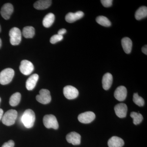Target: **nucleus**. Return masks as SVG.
Returning a JSON list of instances; mask_svg holds the SVG:
<instances>
[{
    "label": "nucleus",
    "instance_id": "obj_1",
    "mask_svg": "<svg viewBox=\"0 0 147 147\" xmlns=\"http://www.w3.org/2000/svg\"><path fill=\"white\" fill-rule=\"evenodd\" d=\"M21 120L23 124L26 128H31L33 126L35 121L34 112L31 109L26 110L22 116Z\"/></svg>",
    "mask_w": 147,
    "mask_h": 147
},
{
    "label": "nucleus",
    "instance_id": "obj_2",
    "mask_svg": "<svg viewBox=\"0 0 147 147\" xmlns=\"http://www.w3.org/2000/svg\"><path fill=\"white\" fill-rule=\"evenodd\" d=\"M18 113L15 110H9L3 116L2 121L3 124L7 126H10L15 123Z\"/></svg>",
    "mask_w": 147,
    "mask_h": 147
},
{
    "label": "nucleus",
    "instance_id": "obj_3",
    "mask_svg": "<svg viewBox=\"0 0 147 147\" xmlns=\"http://www.w3.org/2000/svg\"><path fill=\"white\" fill-rule=\"evenodd\" d=\"M14 75V71L12 69L6 68L0 73V84L7 85L12 81Z\"/></svg>",
    "mask_w": 147,
    "mask_h": 147
},
{
    "label": "nucleus",
    "instance_id": "obj_4",
    "mask_svg": "<svg viewBox=\"0 0 147 147\" xmlns=\"http://www.w3.org/2000/svg\"><path fill=\"white\" fill-rule=\"evenodd\" d=\"M22 33L20 29L16 27L12 28L9 32L11 44L13 45H19L21 40Z\"/></svg>",
    "mask_w": 147,
    "mask_h": 147
},
{
    "label": "nucleus",
    "instance_id": "obj_5",
    "mask_svg": "<svg viewBox=\"0 0 147 147\" xmlns=\"http://www.w3.org/2000/svg\"><path fill=\"white\" fill-rule=\"evenodd\" d=\"M43 123L46 128H52L55 129H57L59 128V123L57 119L53 115H46L44 116Z\"/></svg>",
    "mask_w": 147,
    "mask_h": 147
},
{
    "label": "nucleus",
    "instance_id": "obj_6",
    "mask_svg": "<svg viewBox=\"0 0 147 147\" xmlns=\"http://www.w3.org/2000/svg\"><path fill=\"white\" fill-rule=\"evenodd\" d=\"M36 99L42 104H48L51 100L50 92L48 90L41 89L39 91V94L36 96Z\"/></svg>",
    "mask_w": 147,
    "mask_h": 147
},
{
    "label": "nucleus",
    "instance_id": "obj_7",
    "mask_svg": "<svg viewBox=\"0 0 147 147\" xmlns=\"http://www.w3.org/2000/svg\"><path fill=\"white\" fill-rule=\"evenodd\" d=\"M19 69L21 73L24 75H28L33 71L34 66L30 61L24 60L21 62Z\"/></svg>",
    "mask_w": 147,
    "mask_h": 147
},
{
    "label": "nucleus",
    "instance_id": "obj_8",
    "mask_svg": "<svg viewBox=\"0 0 147 147\" xmlns=\"http://www.w3.org/2000/svg\"><path fill=\"white\" fill-rule=\"evenodd\" d=\"M63 94L67 99H74L77 97L79 94L78 90L71 86H67L63 88Z\"/></svg>",
    "mask_w": 147,
    "mask_h": 147
},
{
    "label": "nucleus",
    "instance_id": "obj_9",
    "mask_svg": "<svg viewBox=\"0 0 147 147\" xmlns=\"http://www.w3.org/2000/svg\"><path fill=\"white\" fill-rule=\"evenodd\" d=\"M95 117V115L93 112L88 111L80 114L78 116V119L82 123L87 124L93 121Z\"/></svg>",
    "mask_w": 147,
    "mask_h": 147
},
{
    "label": "nucleus",
    "instance_id": "obj_10",
    "mask_svg": "<svg viewBox=\"0 0 147 147\" xmlns=\"http://www.w3.org/2000/svg\"><path fill=\"white\" fill-rule=\"evenodd\" d=\"M13 11V5L9 3L4 5L1 10V14L3 18L5 20H8L10 18Z\"/></svg>",
    "mask_w": 147,
    "mask_h": 147
},
{
    "label": "nucleus",
    "instance_id": "obj_11",
    "mask_svg": "<svg viewBox=\"0 0 147 147\" xmlns=\"http://www.w3.org/2000/svg\"><path fill=\"white\" fill-rule=\"evenodd\" d=\"M127 95L126 88L123 86H120L116 89L114 93V96L117 100L119 101L125 100Z\"/></svg>",
    "mask_w": 147,
    "mask_h": 147
},
{
    "label": "nucleus",
    "instance_id": "obj_12",
    "mask_svg": "<svg viewBox=\"0 0 147 147\" xmlns=\"http://www.w3.org/2000/svg\"><path fill=\"white\" fill-rule=\"evenodd\" d=\"M116 115L120 118L126 117L127 111V107L126 104L124 103H119L115 107Z\"/></svg>",
    "mask_w": 147,
    "mask_h": 147
},
{
    "label": "nucleus",
    "instance_id": "obj_13",
    "mask_svg": "<svg viewBox=\"0 0 147 147\" xmlns=\"http://www.w3.org/2000/svg\"><path fill=\"white\" fill-rule=\"evenodd\" d=\"M66 139L69 143L73 145H79L81 144V135L75 131H72L67 134Z\"/></svg>",
    "mask_w": 147,
    "mask_h": 147
},
{
    "label": "nucleus",
    "instance_id": "obj_14",
    "mask_svg": "<svg viewBox=\"0 0 147 147\" xmlns=\"http://www.w3.org/2000/svg\"><path fill=\"white\" fill-rule=\"evenodd\" d=\"M84 13L82 11H78L75 13L69 12L66 15L65 19L67 22L72 23L82 18L84 16Z\"/></svg>",
    "mask_w": 147,
    "mask_h": 147
},
{
    "label": "nucleus",
    "instance_id": "obj_15",
    "mask_svg": "<svg viewBox=\"0 0 147 147\" xmlns=\"http://www.w3.org/2000/svg\"><path fill=\"white\" fill-rule=\"evenodd\" d=\"M39 76L36 74H32L27 79L26 82V87L28 90H32L34 89L38 81Z\"/></svg>",
    "mask_w": 147,
    "mask_h": 147
},
{
    "label": "nucleus",
    "instance_id": "obj_16",
    "mask_svg": "<svg viewBox=\"0 0 147 147\" xmlns=\"http://www.w3.org/2000/svg\"><path fill=\"white\" fill-rule=\"evenodd\" d=\"M113 82V76L110 73H107L104 74L102 77V86L104 90H109L112 86Z\"/></svg>",
    "mask_w": 147,
    "mask_h": 147
},
{
    "label": "nucleus",
    "instance_id": "obj_17",
    "mask_svg": "<svg viewBox=\"0 0 147 147\" xmlns=\"http://www.w3.org/2000/svg\"><path fill=\"white\" fill-rule=\"evenodd\" d=\"M108 144L109 147H122L124 142L120 137L113 136L108 140Z\"/></svg>",
    "mask_w": 147,
    "mask_h": 147
},
{
    "label": "nucleus",
    "instance_id": "obj_18",
    "mask_svg": "<svg viewBox=\"0 0 147 147\" xmlns=\"http://www.w3.org/2000/svg\"><path fill=\"white\" fill-rule=\"evenodd\" d=\"M52 4V1L39 0L37 1L34 4L35 8L38 10H43L48 8Z\"/></svg>",
    "mask_w": 147,
    "mask_h": 147
},
{
    "label": "nucleus",
    "instance_id": "obj_19",
    "mask_svg": "<svg viewBox=\"0 0 147 147\" xmlns=\"http://www.w3.org/2000/svg\"><path fill=\"white\" fill-rule=\"evenodd\" d=\"M121 45L125 53L129 54L131 53L132 49V42L131 40L129 38H123L121 40Z\"/></svg>",
    "mask_w": 147,
    "mask_h": 147
},
{
    "label": "nucleus",
    "instance_id": "obj_20",
    "mask_svg": "<svg viewBox=\"0 0 147 147\" xmlns=\"http://www.w3.org/2000/svg\"><path fill=\"white\" fill-rule=\"evenodd\" d=\"M55 16L53 13H48L45 16L42 21V24L45 28H50L54 23Z\"/></svg>",
    "mask_w": 147,
    "mask_h": 147
},
{
    "label": "nucleus",
    "instance_id": "obj_21",
    "mask_svg": "<svg viewBox=\"0 0 147 147\" xmlns=\"http://www.w3.org/2000/svg\"><path fill=\"white\" fill-rule=\"evenodd\" d=\"M147 16V7L142 6L137 9L135 14V18L137 20H140L146 17Z\"/></svg>",
    "mask_w": 147,
    "mask_h": 147
},
{
    "label": "nucleus",
    "instance_id": "obj_22",
    "mask_svg": "<svg viewBox=\"0 0 147 147\" xmlns=\"http://www.w3.org/2000/svg\"><path fill=\"white\" fill-rule=\"evenodd\" d=\"M22 34L26 38H32L35 34V29L32 26H26L23 29Z\"/></svg>",
    "mask_w": 147,
    "mask_h": 147
},
{
    "label": "nucleus",
    "instance_id": "obj_23",
    "mask_svg": "<svg viewBox=\"0 0 147 147\" xmlns=\"http://www.w3.org/2000/svg\"><path fill=\"white\" fill-rule=\"evenodd\" d=\"M21 99V94L20 93L16 92L11 95L9 99V104L11 106H17L19 104Z\"/></svg>",
    "mask_w": 147,
    "mask_h": 147
},
{
    "label": "nucleus",
    "instance_id": "obj_24",
    "mask_svg": "<svg viewBox=\"0 0 147 147\" xmlns=\"http://www.w3.org/2000/svg\"><path fill=\"white\" fill-rule=\"evenodd\" d=\"M96 21L98 24L104 27H110L111 26V23L110 20L105 16H100L96 18Z\"/></svg>",
    "mask_w": 147,
    "mask_h": 147
},
{
    "label": "nucleus",
    "instance_id": "obj_25",
    "mask_svg": "<svg viewBox=\"0 0 147 147\" xmlns=\"http://www.w3.org/2000/svg\"><path fill=\"white\" fill-rule=\"evenodd\" d=\"M130 117L133 119V123L135 125L141 123L143 120V117L142 114L136 112H131L130 114Z\"/></svg>",
    "mask_w": 147,
    "mask_h": 147
},
{
    "label": "nucleus",
    "instance_id": "obj_26",
    "mask_svg": "<svg viewBox=\"0 0 147 147\" xmlns=\"http://www.w3.org/2000/svg\"><path fill=\"white\" fill-rule=\"evenodd\" d=\"M133 100L134 103L140 107L144 106L145 101L144 98L139 96L137 93H134L133 95Z\"/></svg>",
    "mask_w": 147,
    "mask_h": 147
},
{
    "label": "nucleus",
    "instance_id": "obj_27",
    "mask_svg": "<svg viewBox=\"0 0 147 147\" xmlns=\"http://www.w3.org/2000/svg\"><path fill=\"white\" fill-rule=\"evenodd\" d=\"M63 39V36L59 34H55L53 35L50 39V42L52 44H55L61 41Z\"/></svg>",
    "mask_w": 147,
    "mask_h": 147
},
{
    "label": "nucleus",
    "instance_id": "obj_28",
    "mask_svg": "<svg viewBox=\"0 0 147 147\" xmlns=\"http://www.w3.org/2000/svg\"><path fill=\"white\" fill-rule=\"evenodd\" d=\"M100 1L102 5L105 7H110L113 4V1L112 0H101Z\"/></svg>",
    "mask_w": 147,
    "mask_h": 147
},
{
    "label": "nucleus",
    "instance_id": "obj_29",
    "mask_svg": "<svg viewBox=\"0 0 147 147\" xmlns=\"http://www.w3.org/2000/svg\"><path fill=\"white\" fill-rule=\"evenodd\" d=\"M14 143L12 140H9L8 142H6L3 145L2 147H14Z\"/></svg>",
    "mask_w": 147,
    "mask_h": 147
},
{
    "label": "nucleus",
    "instance_id": "obj_30",
    "mask_svg": "<svg viewBox=\"0 0 147 147\" xmlns=\"http://www.w3.org/2000/svg\"><path fill=\"white\" fill-rule=\"evenodd\" d=\"M66 30L65 29H61L58 32V34L63 36V34H65L66 33Z\"/></svg>",
    "mask_w": 147,
    "mask_h": 147
},
{
    "label": "nucleus",
    "instance_id": "obj_31",
    "mask_svg": "<svg viewBox=\"0 0 147 147\" xmlns=\"http://www.w3.org/2000/svg\"><path fill=\"white\" fill-rule=\"evenodd\" d=\"M142 52L145 55H147V45H145L142 48Z\"/></svg>",
    "mask_w": 147,
    "mask_h": 147
},
{
    "label": "nucleus",
    "instance_id": "obj_32",
    "mask_svg": "<svg viewBox=\"0 0 147 147\" xmlns=\"http://www.w3.org/2000/svg\"><path fill=\"white\" fill-rule=\"evenodd\" d=\"M3 114V111L2 109L0 108V120L2 119Z\"/></svg>",
    "mask_w": 147,
    "mask_h": 147
},
{
    "label": "nucleus",
    "instance_id": "obj_33",
    "mask_svg": "<svg viewBox=\"0 0 147 147\" xmlns=\"http://www.w3.org/2000/svg\"><path fill=\"white\" fill-rule=\"evenodd\" d=\"M1 45H2L1 40V38H0V48H1Z\"/></svg>",
    "mask_w": 147,
    "mask_h": 147
},
{
    "label": "nucleus",
    "instance_id": "obj_34",
    "mask_svg": "<svg viewBox=\"0 0 147 147\" xmlns=\"http://www.w3.org/2000/svg\"><path fill=\"white\" fill-rule=\"evenodd\" d=\"M1 32V25H0V32Z\"/></svg>",
    "mask_w": 147,
    "mask_h": 147
},
{
    "label": "nucleus",
    "instance_id": "obj_35",
    "mask_svg": "<svg viewBox=\"0 0 147 147\" xmlns=\"http://www.w3.org/2000/svg\"><path fill=\"white\" fill-rule=\"evenodd\" d=\"M1 98H0V103H1Z\"/></svg>",
    "mask_w": 147,
    "mask_h": 147
}]
</instances>
